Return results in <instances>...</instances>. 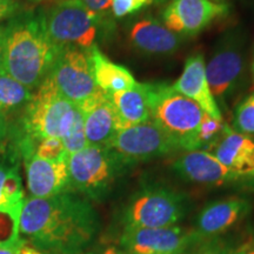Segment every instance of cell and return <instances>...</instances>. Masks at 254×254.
<instances>
[{"label": "cell", "mask_w": 254, "mask_h": 254, "mask_svg": "<svg viewBox=\"0 0 254 254\" xmlns=\"http://www.w3.org/2000/svg\"><path fill=\"white\" fill-rule=\"evenodd\" d=\"M100 231V219L90 200L67 190L49 198L24 200L19 236L45 254H80Z\"/></svg>", "instance_id": "obj_1"}, {"label": "cell", "mask_w": 254, "mask_h": 254, "mask_svg": "<svg viewBox=\"0 0 254 254\" xmlns=\"http://www.w3.org/2000/svg\"><path fill=\"white\" fill-rule=\"evenodd\" d=\"M4 27V72L34 91L50 74L60 49L44 25L43 12L19 11Z\"/></svg>", "instance_id": "obj_2"}, {"label": "cell", "mask_w": 254, "mask_h": 254, "mask_svg": "<svg viewBox=\"0 0 254 254\" xmlns=\"http://www.w3.org/2000/svg\"><path fill=\"white\" fill-rule=\"evenodd\" d=\"M151 122L177 145L178 150L194 151L195 138L204 112L194 101L165 82H145Z\"/></svg>", "instance_id": "obj_3"}, {"label": "cell", "mask_w": 254, "mask_h": 254, "mask_svg": "<svg viewBox=\"0 0 254 254\" xmlns=\"http://www.w3.org/2000/svg\"><path fill=\"white\" fill-rule=\"evenodd\" d=\"M45 30L59 49L90 51L113 27L112 18L93 13L80 0H58L43 11Z\"/></svg>", "instance_id": "obj_4"}, {"label": "cell", "mask_w": 254, "mask_h": 254, "mask_svg": "<svg viewBox=\"0 0 254 254\" xmlns=\"http://www.w3.org/2000/svg\"><path fill=\"white\" fill-rule=\"evenodd\" d=\"M69 190L90 201H101L132 165L106 146H90L68 155Z\"/></svg>", "instance_id": "obj_5"}, {"label": "cell", "mask_w": 254, "mask_h": 254, "mask_svg": "<svg viewBox=\"0 0 254 254\" xmlns=\"http://www.w3.org/2000/svg\"><path fill=\"white\" fill-rule=\"evenodd\" d=\"M77 111V105L64 97L47 77L24 111L23 136L36 142L46 138L63 139Z\"/></svg>", "instance_id": "obj_6"}, {"label": "cell", "mask_w": 254, "mask_h": 254, "mask_svg": "<svg viewBox=\"0 0 254 254\" xmlns=\"http://www.w3.org/2000/svg\"><path fill=\"white\" fill-rule=\"evenodd\" d=\"M189 208L187 196L163 185L142 186L123 212L124 226L171 227L183 220Z\"/></svg>", "instance_id": "obj_7"}, {"label": "cell", "mask_w": 254, "mask_h": 254, "mask_svg": "<svg viewBox=\"0 0 254 254\" xmlns=\"http://www.w3.org/2000/svg\"><path fill=\"white\" fill-rule=\"evenodd\" d=\"M206 64V77L218 106H226L245 79V53L240 33H227Z\"/></svg>", "instance_id": "obj_8"}, {"label": "cell", "mask_w": 254, "mask_h": 254, "mask_svg": "<svg viewBox=\"0 0 254 254\" xmlns=\"http://www.w3.org/2000/svg\"><path fill=\"white\" fill-rule=\"evenodd\" d=\"M47 77L64 97L75 105L99 90L94 80L90 53L77 47L60 49Z\"/></svg>", "instance_id": "obj_9"}, {"label": "cell", "mask_w": 254, "mask_h": 254, "mask_svg": "<svg viewBox=\"0 0 254 254\" xmlns=\"http://www.w3.org/2000/svg\"><path fill=\"white\" fill-rule=\"evenodd\" d=\"M110 147L132 166L178 150L177 145L151 120L120 129Z\"/></svg>", "instance_id": "obj_10"}, {"label": "cell", "mask_w": 254, "mask_h": 254, "mask_svg": "<svg viewBox=\"0 0 254 254\" xmlns=\"http://www.w3.org/2000/svg\"><path fill=\"white\" fill-rule=\"evenodd\" d=\"M119 243L125 254H183L198 244L192 231L177 226H124Z\"/></svg>", "instance_id": "obj_11"}, {"label": "cell", "mask_w": 254, "mask_h": 254, "mask_svg": "<svg viewBox=\"0 0 254 254\" xmlns=\"http://www.w3.org/2000/svg\"><path fill=\"white\" fill-rule=\"evenodd\" d=\"M228 11L227 4L213 0H172L164 9L163 20L179 36H196Z\"/></svg>", "instance_id": "obj_12"}, {"label": "cell", "mask_w": 254, "mask_h": 254, "mask_svg": "<svg viewBox=\"0 0 254 254\" xmlns=\"http://www.w3.org/2000/svg\"><path fill=\"white\" fill-rule=\"evenodd\" d=\"M252 209L249 199L240 196L217 200L209 202L200 211L193 230L196 243L217 239L228 230L243 221Z\"/></svg>", "instance_id": "obj_13"}, {"label": "cell", "mask_w": 254, "mask_h": 254, "mask_svg": "<svg viewBox=\"0 0 254 254\" xmlns=\"http://www.w3.org/2000/svg\"><path fill=\"white\" fill-rule=\"evenodd\" d=\"M172 168L182 179L200 185L225 186L231 184L252 183L247 178L222 165L207 151L186 152L174 161Z\"/></svg>", "instance_id": "obj_14"}, {"label": "cell", "mask_w": 254, "mask_h": 254, "mask_svg": "<svg viewBox=\"0 0 254 254\" xmlns=\"http://www.w3.org/2000/svg\"><path fill=\"white\" fill-rule=\"evenodd\" d=\"M77 106L84 119L87 144L110 147L114 136L120 131L119 119L110 95L98 90Z\"/></svg>", "instance_id": "obj_15"}, {"label": "cell", "mask_w": 254, "mask_h": 254, "mask_svg": "<svg viewBox=\"0 0 254 254\" xmlns=\"http://www.w3.org/2000/svg\"><path fill=\"white\" fill-rule=\"evenodd\" d=\"M21 158L24 159L30 196L49 198L71 190L67 160H44L34 153L24 154Z\"/></svg>", "instance_id": "obj_16"}, {"label": "cell", "mask_w": 254, "mask_h": 254, "mask_svg": "<svg viewBox=\"0 0 254 254\" xmlns=\"http://www.w3.org/2000/svg\"><path fill=\"white\" fill-rule=\"evenodd\" d=\"M173 90L189 98L198 105L202 112L212 118L222 122V113L218 106L206 77V64L204 56L194 55L187 58L184 71L176 82Z\"/></svg>", "instance_id": "obj_17"}, {"label": "cell", "mask_w": 254, "mask_h": 254, "mask_svg": "<svg viewBox=\"0 0 254 254\" xmlns=\"http://www.w3.org/2000/svg\"><path fill=\"white\" fill-rule=\"evenodd\" d=\"M208 152L230 170L254 182V138L251 135L225 124L220 138Z\"/></svg>", "instance_id": "obj_18"}, {"label": "cell", "mask_w": 254, "mask_h": 254, "mask_svg": "<svg viewBox=\"0 0 254 254\" xmlns=\"http://www.w3.org/2000/svg\"><path fill=\"white\" fill-rule=\"evenodd\" d=\"M131 44L145 55H173L183 44V37L174 33L157 19L145 18L131 25Z\"/></svg>", "instance_id": "obj_19"}, {"label": "cell", "mask_w": 254, "mask_h": 254, "mask_svg": "<svg viewBox=\"0 0 254 254\" xmlns=\"http://www.w3.org/2000/svg\"><path fill=\"white\" fill-rule=\"evenodd\" d=\"M95 84L107 94H114L134 87L136 81L132 73L122 65L111 62L95 45L88 51Z\"/></svg>", "instance_id": "obj_20"}, {"label": "cell", "mask_w": 254, "mask_h": 254, "mask_svg": "<svg viewBox=\"0 0 254 254\" xmlns=\"http://www.w3.org/2000/svg\"><path fill=\"white\" fill-rule=\"evenodd\" d=\"M19 159L18 150L0 153V211L21 212L25 196Z\"/></svg>", "instance_id": "obj_21"}, {"label": "cell", "mask_w": 254, "mask_h": 254, "mask_svg": "<svg viewBox=\"0 0 254 254\" xmlns=\"http://www.w3.org/2000/svg\"><path fill=\"white\" fill-rule=\"evenodd\" d=\"M109 95L119 119L120 129L151 120L145 84L136 82L129 90Z\"/></svg>", "instance_id": "obj_22"}, {"label": "cell", "mask_w": 254, "mask_h": 254, "mask_svg": "<svg viewBox=\"0 0 254 254\" xmlns=\"http://www.w3.org/2000/svg\"><path fill=\"white\" fill-rule=\"evenodd\" d=\"M33 97V91L7 73H0V109L7 116L19 111H25Z\"/></svg>", "instance_id": "obj_23"}, {"label": "cell", "mask_w": 254, "mask_h": 254, "mask_svg": "<svg viewBox=\"0 0 254 254\" xmlns=\"http://www.w3.org/2000/svg\"><path fill=\"white\" fill-rule=\"evenodd\" d=\"M224 122L217 120L208 114H204V118L200 124L198 134L195 138L194 151H209L220 138L224 131Z\"/></svg>", "instance_id": "obj_24"}, {"label": "cell", "mask_w": 254, "mask_h": 254, "mask_svg": "<svg viewBox=\"0 0 254 254\" xmlns=\"http://www.w3.org/2000/svg\"><path fill=\"white\" fill-rule=\"evenodd\" d=\"M234 131L246 135H254V93L244 98L233 113Z\"/></svg>", "instance_id": "obj_25"}, {"label": "cell", "mask_w": 254, "mask_h": 254, "mask_svg": "<svg viewBox=\"0 0 254 254\" xmlns=\"http://www.w3.org/2000/svg\"><path fill=\"white\" fill-rule=\"evenodd\" d=\"M62 140L68 155L77 153V152L84 150L85 147L88 146L86 134H85L84 119H82V114L79 109L77 113H75L74 119H73V123L71 127H69L68 132L66 133Z\"/></svg>", "instance_id": "obj_26"}, {"label": "cell", "mask_w": 254, "mask_h": 254, "mask_svg": "<svg viewBox=\"0 0 254 254\" xmlns=\"http://www.w3.org/2000/svg\"><path fill=\"white\" fill-rule=\"evenodd\" d=\"M19 219L20 212L0 211V247L9 246L20 239Z\"/></svg>", "instance_id": "obj_27"}, {"label": "cell", "mask_w": 254, "mask_h": 254, "mask_svg": "<svg viewBox=\"0 0 254 254\" xmlns=\"http://www.w3.org/2000/svg\"><path fill=\"white\" fill-rule=\"evenodd\" d=\"M34 154L44 160L50 161H60L68 159L67 151L63 144V140L59 138L41 139L36 144Z\"/></svg>", "instance_id": "obj_28"}, {"label": "cell", "mask_w": 254, "mask_h": 254, "mask_svg": "<svg viewBox=\"0 0 254 254\" xmlns=\"http://www.w3.org/2000/svg\"><path fill=\"white\" fill-rule=\"evenodd\" d=\"M238 246H232L213 239L196 244L190 247V252H184L183 254H238Z\"/></svg>", "instance_id": "obj_29"}, {"label": "cell", "mask_w": 254, "mask_h": 254, "mask_svg": "<svg viewBox=\"0 0 254 254\" xmlns=\"http://www.w3.org/2000/svg\"><path fill=\"white\" fill-rule=\"evenodd\" d=\"M152 2V0H111V13L114 18H124Z\"/></svg>", "instance_id": "obj_30"}, {"label": "cell", "mask_w": 254, "mask_h": 254, "mask_svg": "<svg viewBox=\"0 0 254 254\" xmlns=\"http://www.w3.org/2000/svg\"><path fill=\"white\" fill-rule=\"evenodd\" d=\"M0 254H45L33 247L23 238H20L17 243L12 244L9 246L0 247Z\"/></svg>", "instance_id": "obj_31"}, {"label": "cell", "mask_w": 254, "mask_h": 254, "mask_svg": "<svg viewBox=\"0 0 254 254\" xmlns=\"http://www.w3.org/2000/svg\"><path fill=\"white\" fill-rule=\"evenodd\" d=\"M90 11L104 18H111V0H80Z\"/></svg>", "instance_id": "obj_32"}, {"label": "cell", "mask_w": 254, "mask_h": 254, "mask_svg": "<svg viewBox=\"0 0 254 254\" xmlns=\"http://www.w3.org/2000/svg\"><path fill=\"white\" fill-rule=\"evenodd\" d=\"M21 6L17 0H0V24L20 11Z\"/></svg>", "instance_id": "obj_33"}, {"label": "cell", "mask_w": 254, "mask_h": 254, "mask_svg": "<svg viewBox=\"0 0 254 254\" xmlns=\"http://www.w3.org/2000/svg\"><path fill=\"white\" fill-rule=\"evenodd\" d=\"M9 138L8 116L0 109V153L7 150Z\"/></svg>", "instance_id": "obj_34"}, {"label": "cell", "mask_w": 254, "mask_h": 254, "mask_svg": "<svg viewBox=\"0 0 254 254\" xmlns=\"http://www.w3.org/2000/svg\"><path fill=\"white\" fill-rule=\"evenodd\" d=\"M238 254H254V236L238 246Z\"/></svg>", "instance_id": "obj_35"}, {"label": "cell", "mask_w": 254, "mask_h": 254, "mask_svg": "<svg viewBox=\"0 0 254 254\" xmlns=\"http://www.w3.org/2000/svg\"><path fill=\"white\" fill-rule=\"evenodd\" d=\"M4 72V27L0 24V73Z\"/></svg>", "instance_id": "obj_36"}, {"label": "cell", "mask_w": 254, "mask_h": 254, "mask_svg": "<svg viewBox=\"0 0 254 254\" xmlns=\"http://www.w3.org/2000/svg\"><path fill=\"white\" fill-rule=\"evenodd\" d=\"M88 254H124L122 251H119L117 247H107V249H105L104 251H101L100 253H88Z\"/></svg>", "instance_id": "obj_37"}, {"label": "cell", "mask_w": 254, "mask_h": 254, "mask_svg": "<svg viewBox=\"0 0 254 254\" xmlns=\"http://www.w3.org/2000/svg\"><path fill=\"white\" fill-rule=\"evenodd\" d=\"M252 77H253V82H254V58L252 62Z\"/></svg>", "instance_id": "obj_38"}, {"label": "cell", "mask_w": 254, "mask_h": 254, "mask_svg": "<svg viewBox=\"0 0 254 254\" xmlns=\"http://www.w3.org/2000/svg\"><path fill=\"white\" fill-rule=\"evenodd\" d=\"M152 1H153V2H158V4H160V2L166 1V0H152Z\"/></svg>", "instance_id": "obj_39"}, {"label": "cell", "mask_w": 254, "mask_h": 254, "mask_svg": "<svg viewBox=\"0 0 254 254\" xmlns=\"http://www.w3.org/2000/svg\"><path fill=\"white\" fill-rule=\"evenodd\" d=\"M215 2H224V0H213Z\"/></svg>", "instance_id": "obj_40"}, {"label": "cell", "mask_w": 254, "mask_h": 254, "mask_svg": "<svg viewBox=\"0 0 254 254\" xmlns=\"http://www.w3.org/2000/svg\"><path fill=\"white\" fill-rule=\"evenodd\" d=\"M32 1H46V0H32Z\"/></svg>", "instance_id": "obj_41"}, {"label": "cell", "mask_w": 254, "mask_h": 254, "mask_svg": "<svg viewBox=\"0 0 254 254\" xmlns=\"http://www.w3.org/2000/svg\"><path fill=\"white\" fill-rule=\"evenodd\" d=\"M123 253H124V252H123ZM124 254H125V253H124Z\"/></svg>", "instance_id": "obj_42"}]
</instances>
